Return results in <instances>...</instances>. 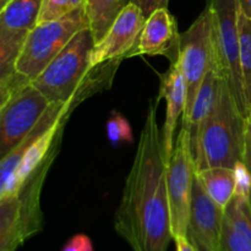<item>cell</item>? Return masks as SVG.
Segmentation results:
<instances>
[{
    "instance_id": "9",
    "label": "cell",
    "mask_w": 251,
    "mask_h": 251,
    "mask_svg": "<svg viewBox=\"0 0 251 251\" xmlns=\"http://www.w3.org/2000/svg\"><path fill=\"white\" fill-rule=\"evenodd\" d=\"M53 103L32 83L0 102V154L14 150L33 130Z\"/></svg>"
},
{
    "instance_id": "18",
    "label": "cell",
    "mask_w": 251,
    "mask_h": 251,
    "mask_svg": "<svg viewBox=\"0 0 251 251\" xmlns=\"http://www.w3.org/2000/svg\"><path fill=\"white\" fill-rule=\"evenodd\" d=\"M239 63L248 118H251V19L239 15Z\"/></svg>"
},
{
    "instance_id": "31",
    "label": "cell",
    "mask_w": 251,
    "mask_h": 251,
    "mask_svg": "<svg viewBox=\"0 0 251 251\" xmlns=\"http://www.w3.org/2000/svg\"><path fill=\"white\" fill-rule=\"evenodd\" d=\"M249 201H250V205H251V195H250V199H249Z\"/></svg>"
},
{
    "instance_id": "30",
    "label": "cell",
    "mask_w": 251,
    "mask_h": 251,
    "mask_svg": "<svg viewBox=\"0 0 251 251\" xmlns=\"http://www.w3.org/2000/svg\"><path fill=\"white\" fill-rule=\"evenodd\" d=\"M9 1L10 0H0V9H1L2 6H5V5H6Z\"/></svg>"
},
{
    "instance_id": "28",
    "label": "cell",
    "mask_w": 251,
    "mask_h": 251,
    "mask_svg": "<svg viewBox=\"0 0 251 251\" xmlns=\"http://www.w3.org/2000/svg\"><path fill=\"white\" fill-rule=\"evenodd\" d=\"M242 10L248 17L251 19V0H242Z\"/></svg>"
},
{
    "instance_id": "5",
    "label": "cell",
    "mask_w": 251,
    "mask_h": 251,
    "mask_svg": "<svg viewBox=\"0 0 251 251\" xmlns=\"http://www.w3.org/2000/svg\"><path fill=\"white\" fill-rule=\"evenodd\" d=\"M83 28H90L83 6L71 10L56 21L37 25L17 56L15 73L31 83Z\"/></svg>"
},
{
    "instance_id": "2",
    "label": "cell",
    "mask_w": 251,
    "mask_h": 251,
    "mask_svg": "<svg viewBox=\"0 0 251 251\" xmlns=\"http://www.w3.org/2000/svg\"><path fill=\"white\" fill-rule=\"evenodd\" d=\"M95 44L91 29H81L31 83L51 103L85 100L108 90L122 60L107 61L91 68Z\"/></svg>"
},
{
    "instance_id": "3",
    "label": "cell",
    "mask_w": 251,
    "mask_h": 251,
    "mask_svg": "<svg viewBox=\"0 0 251 251\" xmlns=\"http://www.w3.org/2000/svg\"><path fill=\"white\" fill-rule=\"evenodd\" d=\"M247 123L229 83L222 78L215 105L191 141L196 172L213 167L233 168L243 161Z\"/></svg>"
},
{
    "instance_id": "14",
    "label": "cell",
    "mask_w": 251,
    "mask_h": 251,
    "mask_svg": "<svg viewBox=\"0 0 251 251\" xmlns=\"http://www.w3.org/2000/svg\"><path fill=\"white\" fill-rule=\"evenodd\" d=\"M180 33L168 7L157 9L146 19L132 56L162 55L174 61L178 58Z\"/></svg>"
},
{
    "instance_id": "22",
    "label": "cell",
    "mask_w": 251,
    "mask_h": 251,
    "mask_svg": "<svg viewBox=\"0 0 251 251\" xmlns=\"http://www.w3.org/2000/svg\"><path fill=\"white\" fill-rule=\"evenodd\" d=\"M74 10L70 0H42L38 25L56 21Z\"/></svg>"
},
{
    "instance_id": "10",
    "label": "cell",
    "mask_w": 251,
    "mask_h": 251,
    "mask_svg": "<svg viewBox=\"0 0 251 251\" xmlns=\"http://www.w3.org/2000/svg\"><path fill=\"white\" fill-rule=\"evenodd\" d=\"M42 0H10L0 9V80L15 74V64L38 25Z\"/></svg>"
},
{
    "instance_id": "16",
    "label": "cell",
    "mask_w": 251,
    "mask_h": 251,
    "mask_svg": "<svg viewBox=\"0 0 251 251\" xmlns=\"http://www.w3.org/2000/svg\"><path fill=\"white\" fill-rule=\"evenodd\" d=\"M196 178L200 181L207 195L221 207L227 208L234 198V172L227 167H213L196 172Z\"/></svg>"
},
{
    "instance_id": "12",
    "label": "cell",
    "mask_w": 251,
    "mask_h": 251,
    "mask_svg": "<svg viewBox=\"0 0 251 251\" xmlns=\"http://www.w3.org/2000/svg\"><path fill=\"white\" fill-rule=\"evenodd\" d=\"M226 208L215 202L195 176L186 238L199 251H220Z\"/></svg>"
},
{
    "instance_id": "8",
    "label": "cell",
    "mask_w": 251,
    "mask_h": 251,
    "mask_svg": "<svg viewBox=\"0 0 251 251\" xmlns=\"http://www.w3.org/2000/svg\"><path fill=\"white\" fill-rule=\"evenodd\" d=\"M195 176L191 135L188 129L181 126L173 154L167 164V194L173 239L186 237L188 233Z\"/></svg>"
},
{
    "instance_id": "17",
    "label": "cell",
    "mask_w": 251,
    "mask_h": 251,
    "mask_svg": "<svg viewBox=\"0 0 251 251\" xmlns=\"http://www.w3.org/2000/svg\"><path fill=\"white\" fill-rule=\"evenodd\" d=\"M131 0H85L86 15L95 42L103 38L118 15Z\"/></svg>"
},
{
    "instance_id": "15",
    "label": "cell",
    "mask_w": 251,
    "mask_h": 251,
    "mask_svg": "<svg viewBox=\"0 0 251 251\" xmlns=\"http://www.w3.org/2000/svg\"><path fill=\"white\" fill-rule=\"evenodd\" d=\"M221 80H222V77L218 74L217 69H212V70L208 71L198 95H196L195 100H194L190 117L185 123H181V126L190 131L191 141L195 139L199 127L202 124L203 120L208 117L213 105H215L218 91H220Z\"/></svg>"
},
{
    "instance_id": "26",
    "label": "cell",
    "mask_w": 251,
    "mask_h": 251,
    "mask_svg": "<svg viewBox=\"0 0 251 251\" xmlns=\"http://www.w3.org/2000/svg\"><path fill=\"white\" fill-rule=\"evenodd\" d=\"M243 162L251 173V118L248 119L247 123V132H245V149L244 156H243Z\"/></svg>"
},
{
    "instance_id": "23",
    "label": "cell",
    "mask_w": 251,
    "mask_h": 251,
    "mask_svg": "<svg viewBox=\"0 0 251 251\" xmlns=\"http://www.w3.org/2000/svg\"><path fill=\"white\" fill-rule=\"evenodd\" d=\"M234 172V198L249 200L251 195V173L243 161L237 162L233 167Z\"/></svg>"
},
{
    "instance_id": "24",
    "label": "cell",
    "mask_w": 251,
    "mask_h": 251,
    "mask_svg": "<svg viewBox=\"0 0 251 251\" xmlns=\"http://www.w3.org/2000/svg\"><path fill=\"white\" fill-rule=\"evenodd\" d=\"M61 251H95V248H93V243L88 235L78 233V234L73 235L65 243Z\"/></svg>"
},
{
    "instance_id": "4",
    "label": "cell",
    "mask_w": 251,
    "mask_h": 251,
    "mask_svg": "<svg viewBox=\"0 0 251 251\" xmlns=\"http://www.w3.org/2000/svg\"><path fill=\"white\" fill-rule=\"evenodd\" d=\"M59 150L60 145L26 179L15 195L0 199V251H16L42 232V188Z\"/></svg>"
},
{
    "instance_id": "29",
    "label": "cell",
    "mask_w": 251,
    "mask_h": 251,
    "mask_svg": "<svg viewBox=\"0 0 251 251\" xmlns=\"http://www.w3.org/2000/svg\"><path fill=\"white\" fill-rule=\"evenodd\" d=\"M70 1H71V4H73L74 9H76V7L83 6V4H85V0H70Z\"/></svg>"
},
{
    "instance_id": "1",
    "label": "cell",
    "mask_w": 251,
    "mask_h": 251,
    "mask_svg": "<svg viewBox=\"0 0 251 251\" xmlns=\"http://www.w3.org/2000/svg\"><path fill=\"white\" fill-rule=\"evenodd\" d=\"M150 102L131 169L114 216V229L132 251H167L171 227L167 161L162 147L157 110Z\"/></svg>"
},
{
    "instance_id": "13",
    "label": "cell",
    "mask_w": 251,
    "mask_h": 251,
    "mask_svg": "<svg viewBox=\"0 0 251 251\" xmlns=\"http://www.w3.org/2000/svg\"><path fill=\"white\" fill-rule=\"evenodd\" d=\"M186 97H188V87L181 70L178 58L171 63L168 71L161 75L159 92L157 100L161 102L162 98L166 100V119H164L162 134V147L166 157L167 164L171 159L176 145V129L179 118H183L186 108Z\"/></svg>"
},
{
    "instance_id": "7",
    "label": "cell",
    "mask_w": 251,
    "mask_h": 251,
    "mask_svg": "<svg viewBox=\"0 0 251 251\" xmlns=\"http://www.w3.org/2000/svg\"><path fill=\"white\" fill-rule=\"evenodd\" d=\"M207 5L212 12L218 74L229 83L238 107L244 117L248 118L239 63V15L242 11V0H208Z\"/></svg>"
},
{
    "instance_id": "27",
    "label": "cell",
    "mask_w": 251,
    "mask_h": 251,
    "mask_svg": "<svg viewBox=\"0 0 251 251\" xmlns=\"http://www.w3.org/2000/svg\"><path fill=\"white\" fill-rule=\"evenodd\" d=\"M174 242H176V251H199L186 237L176 238Z\"/></svg>"
},
{
    "instance_id": "25",
    "label": "cell",
    "mask_w": 251,
    "mask_h": 251,
    "mask_svg": "<svg viewBox=\"0 0 251 251\" xmlns=\"http://www.w3.org/2000/svg\"><path fill=\"white\" fill-rule=\"evenodd\" d=\"M142 10L144 15L147 17L157 9L161 7H168L169 0H131Z\"/></svg>"
},
{
    "instance_id": "6",
    "label": "cell",
    "mask_w": 251,
    "mask_h": 251,
    "mask_svg": "<svg viewBox=\"0 0 251 251\" xmlns=\"http://www.w3.org/2000/svg\"><path fill=\"white\" fill-rule=\"evenodd\" d=\"M178 60L188 87L186 108L181 119V123H185L206 75L212 69H217L212 12L207 4L193 25L180 33Z\"/></svg>"
},
{
    "instance_id": "21",
    "label": "cell",
    "mask_w": 251,
    "mask_h": 251,
    "mask_svg": "<svg viewBox=\"0 0 251 251\" xmlns=\"http://www.w3.org/2000/svg\"><path fill=\"white\" fill-rule=\"evenodd\" d=\"M220 251H251V244L247 238L226 217L223 226Z\"/></svg>"
},
{
    "instance_id": "20",
    "label": "cell",
    "mask_w": 251,
    "mask_h": 251,
    "mask_svg": "<svg viewBox=\"0 0 251 251\" xmlns=\"http://www.w3.org/2000/svg\"><path fill=\"white\" fill-rule=\"evenodd\" d=\"M107 137L113 146H119L120 144H134V131L129 120L123 114L113 112L105 124Z\"/></svg>"
},
{
    "instance_id": "11",
    "label": "cell",
    "mask_w": 251,
    "mask_h": 251,
    "mask_svg": "<svg viewBox=\"0 0 251 251\" xmlns=\"http://www.w3.org/2000/svg\"><path fill=\"white\" fill-rule=\"evenodd\" d=\"M146 16L135 2H129L109 27L103 38L95 44L91 68L112 60L131 58L139 42Z\"/></svg>"
},
{
    "instance_id": "19",
    "label": "cell",
    "mask_w": 251,
    "mask_h": 251,
    "mask_svg": "<svg viewBox=\"0 0 251 251\" xmlns=\"http://www.w3.org/2000/svg\"><path fill=\"white\" fill-rule=\"evenodd\" d=\"M226 217L251 244V205L249 200L233 198L226 208Z\"/></svg>"
}]
</instances>
